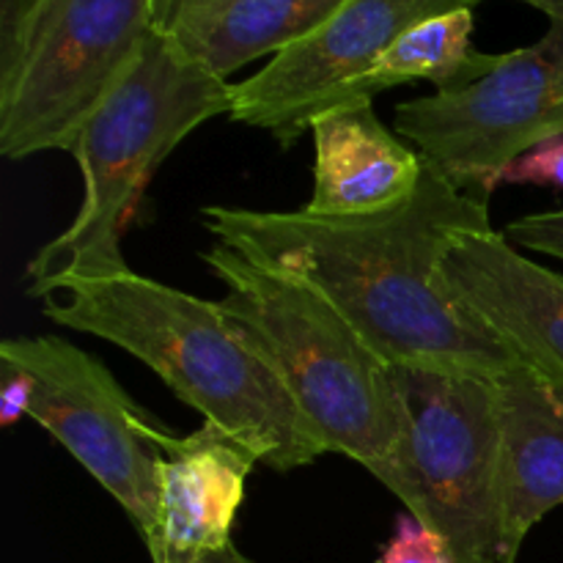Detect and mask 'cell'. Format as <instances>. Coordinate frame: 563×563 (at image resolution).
<instances>
[{"mask_svg": "<svg viewBox=\"0 0 563 563\" xmlns=\"http://www.w3.org/2000/svg\"><path fill=\"white\" fill-rule=\"evenodd\" d=\"M3 372H0V423L3 427H14L16 421H22L25 416H31L33 405V377L22 368L9 366V363H0Z\"/></svg>", "mask_w": 563, "mask_h": 563, "instance_id": "cell-19", "label": "cell"}, {"mask_svg": "<svg viewBox=\"0 0 563 563\" xmlns=\"http://www.w3.org/2000/svg\"><path fill=\"white\" fill-rule=\"evenodd\" d=\"M504 236L520 251L563 262V209H559V212L522 214L515 223L506 225Z\"/></svg>", "mask_w": 563, "mask_h": 563, "instance_id": "cell-18", "label": "cell"}, {"mask_svg": "<svg viewBox=\"0 0 563 563\" xmlns=\"http://www.w3.org/2000/svg\"><path fill=\"white\" fill-rule=\"evenodd\" d=\"M504 185H537L563 190V135L544 141L517 157L504 168L495 181V190Z\"/></svg>", "mask_w": 563, "mask_h": 563, "instance_id": "cell-16", "label": "cell"}, {"mask_svg": "<svg viewBox=\"0 0 563 563\" xmlns=\"http://www.w3.org/2000/svg\"><path fill=\"white\" fill-rule=\"evenodd\" d=\"M394 130L460 190L489 198L506 165L563 135V20L478 80L396 104Z\"/></svg>", "mask_w": 563, "mask_h": 563, "instance_id": "cell-8", "label": "cell"}, {"mask_svg": "<svg viewBox=\"0 0 563 563\" xmlns=\"http://www.w3.org/2000/svg\"><path fill=\"white\" fill-rule=\"evenodd\" d=\"M256 462L245 445L209 423L185 438L174 434L163 445L148 555L190 561L229 548Z\"/></svg>", "mask_w": 563, "mask_h": 563, "instance_id": "cell-11", "label": "cell"}, {"mask_svg": "<svg viewBox=\"0 0 563 563\" xmlns=\"http://www.w3.org/2000/svg\"><path fill=\"white\" fill-rule=\"evenodd\" d=\"M234 82L218 77L154 27L137 58L82 126L71 157L82 201L75 220L25 269V284L130 269L121 234L163 159L201 124L231 113Z\"/></svg>", "mask_w": 563, "mask_h": 563, "instance_id": "cell-4", "label": "cell"}, {"mask_svg": "<svg viewBox=\"0 0 563 563\" xmlns=\"http://www.w3.org/2000/svg\"><path fill=\"white\" fill-rule=\"evenodd\" d=\"M473 5L476 0H346L311 36L234 82L231 121L269 132L284 148L295 146L313 115L333 108L401 33L429 16Z\"/></svg>", "mask_w": 563, "mask_h": 563, "instance_id": "cell-9", "label": "cell"}, {"mask_svg": "<svg viewBox=\"0 0 563 563\" xmlns=\"http://www.w3.org/2000/svg\"><path fill=\"white\" fill-rule=\"evenodd\" d=\"M214 242L322 291L388 366L498 379L517 361L451 297L445 253L493 231L487 198L460 190L427 159L410 201L377 214L319 218L203 207Z\"/></svg>", "mask_w": 563, "mask_h": 563, "instance_id": "cell-1", "label": "cell"}, {"mask_svg": "<svg viewBox=\"0 0 563 563\" xmlns=\"http://www.w3.org/2000/svg\"><path fill=\"white\" fill-rule=\"evenodd\" d=\"M476 3H482V0H476ZM522 3L533 5V9H539V11H544L550 20H563V0H522Z\"/></svg>", "mask_w": 563, "mask_h": 563, "instance_id": "cell-23", "label": "cell"}, {"mask_svg": "<svg viewBox=\"0 0 563 563\" xmlns=\"http://www.w3.org/2000/svg\"><path fill=\"white\" fill-rule=\"evenodd\" d=\"M493 385L500 421L498 563H515L533 526L563 506V388L526 363Z\"/></svg>", "mask_w": 563, "mask_h": 563, "instance_id": "cell-12", "label": "cell"}, {"mask_svg": "<svg viewBox=\"0 0 563 563\" xmlns=\"http://www.w3.org/2000/svg\"><path fill=\"white\" fill-rule=\"evenodd\" d=\"M377 563H454V559L438 533L421 526L412 515H405L399 517V528Z\"/></svg>", "mask_w": 563, "mask_h": 563, "instance_id": "cell-17", "label": "cell"}, {"mask_svg": "<svg viewBox=\"0 0 563 563\" xmlns=\"http://www.w3.org/2000/svg\"><path fill=\"white\" fill-rule=\"evenodd\" d=\"M456 306L504 350L563 388V275L531 262L504 231L456 242L443 262Z\"/></svg>", "mask_w": 563, "mask_h": 563, "instance_id": "cell-10", "label": "cell"}, {"mask_svg": "<svg viewBox=\"0 0 563 563\" xmlns=\"http://www.w3.org/2000/svg\"><path fill=\"white\" fill-rule=\"evenodd\" d=\"M154 27V0H38L0 58V154H71Z\"/></svg>", "mask_w": 563, "mask_h": 563, "instance_id": "cell-6", "label": "cell"}, {"mask_svg": "<svg viewBox=\"0 0 563 563\" xmlns=\"http://www.w3.org/2000/svg\"><path fill=\"white\" fill-rule=\"evenodd\" d=\"M201 262L225 286L220 313L275 368L328 454L377 476L405 432L390 366L308 280L212 242Z\"/></svg>", "mask_w": 563, "mask_h": 563, "instance_id": "cell-3", "label": "cell"}, {"mask_svg": "<svg viewBox=\"0 0 563 563\" xmlns=\"http://www.w3.org/2000/svg\"><path fill=\"white\" fill-rule=\"evenodd\" d=\"M0 363L33 377L31 416L126 511L143 542L157 520L163 445L174 438L143 410L99 357L60 335H14Z\"/></svg>", "mask_w": 563, "mask_h": 563, "instance_id": "cell-7", "label": "cell"}, {"mask_svg": "<svg viewBox=\"0 0 563 563\" xmlns=\"http://www.w3.org/2000/svg\"><path fill=\"white\" fill-rule=\"evenodd\" d=\"M346 0H218L165 27L190 58L218 77L311 36Z\"/></svg>", "mask_w": 563, "mask_h": 563, "instance_id": "cell-14", "label": "cell"}, {"mask_svg": "<svg viewBox=\"0 0 563 563\" xmlns=\"http://www.w3.org/2000/svg\"><path fill=\"white\" fill-rule=\"evenodd\" d=\"M313 192L308 214L355 218L410 201L421 185L427 157L383 124L374 99H346L311 119Z\"/></svg>", "mask_w": 563, "mask_h": 563, "instance_id": "cell-13", "label": "cell"}, {"mask_svg": "<svg viewBox=\"0 0 563 563\" xmlns=\"http://www.w3.org/2000/svg\"><path fill=\"white\" fill-rule=\"evenodd\" d=\"M38 0H0V58L14 49Z\"/></svg>", "mask_w": 563, "mask_h": 563, "instance_id": "cell-20", "label": "cell"}, {"mask_svg": "<svg viewBox=\"0 0 563 563\" xmlns=\"http://www.w3.org/2000/svg\"><path fill=\"white\" fill-rule=\"evenodd\" d=\"M152 563H253L247 555H242L234 544L229 548L218 550V553H209L201 555V559H190V561H181V559H152Z\"/></svg>", "mask_w": 563, "mask_h": 563, "instance_id": "cell-22", "label": "cell"}, {"mask_svg": "<svg viewBox=\"0 0 563 563\" xmlns=\"http://www.w3.org/2000/svg\"><path fill=\"white\" fill-rule=\"evenodd\" d=\"M58 328L97 335L146 363L203 423L289 473L328 454L275 368L236 333L218 302L121 269L25 286Z\"/></svg>", "mask_w": 563, "mask_h": 563, "instance_id": "cell-2", "label": "cell"}, {"mask_svg": "<svg viewBox=\"0 0 563 563\" xmlns=\"http://www.w3.org/2000/svg\"><path fill=\"white\" fill-rule=\"evenodd\" d=\"M473 9H456L449 14L429 16L410 31L401 33L383 53V58L363 77L341 91L339 102L346 99H374L388 88L427 80L445 88H460L478 80L495 66L498 55L478 53L471 42ZM335 102V104H339Z\"/></svg>", "mask_w": 563, "mask_h": 563, "instance_id": "cell-15", "label": "cell"}, {"mask_svg": "<svg viewBox=\"0 0 563 563\" xmlns=\"http://www.w3.org/2000/svg\"><path fill=\"white\" fill-rule=\"evenodd\" d=\"M209 3H218V0H154V22H157L159 31H165L179 16L203 9Z\"/></svg>", "mask_w": 563, "mask_h": 563, "instance_id": "cell-21", "label": "cell"}, {"mask_svg": "<svg viewBox=\"0 0 563 563\" xmlns=\"http://www.w3.org/2000/svg\"><path fill=\"white\" fill-rule=\"evenodd\" d=\"M399 451L377 473L407 515L438 533L454 563H498L500 421L493 379L390 366Z\"/></svg>", "mask_w": 563, "mask_h": 563, "instance_id": "cell-5", "label": "cell"}]
</instances>
